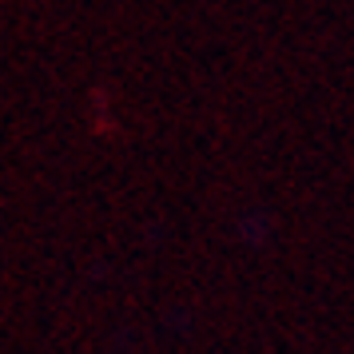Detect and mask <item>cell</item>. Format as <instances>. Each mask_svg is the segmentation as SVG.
Returning a JSON list of instances; mask_svg holds the SVG:
<instances>
[]
</instances>
